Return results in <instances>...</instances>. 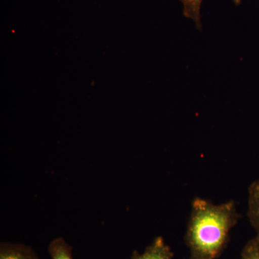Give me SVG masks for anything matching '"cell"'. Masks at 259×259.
Here are the masks:
<instances>
[{
  "instance_id": "cell-1",
  "label": "cell",
  "mask_w": 259,
  "mask_h": 259,
  "mask_svg": "<svg viewBox=\"0 0 259 259\" xmlns=\"http://www.w3.org/2000/svg\"><path fill=\"white\" fill-rule=\"evenodd\" d=\"M240 218L233 201L217 205L199 197L194 199L185 234L190 259L218 258Z\"/></svg>"
},
{
  "instance_id": "cell-2",
  "label": "cell",
  "mask_w": 259,
  "mask_h": 259,
  "mask_svg": "<svg viewBox=\"0 0 259 259\" xmlns=\"http://www.w3.org/2000/svg\"><path fill=\"white\" fill-rule=\"evenodd\" d=\"M174 253L171 248L165 243L161 236L156 237L152 243L146 247L144 253L135 250L132 259H173Z\"/></svg>"
},
{
  "instance_id": "cell-3",
  "label": "cell",
  "mask_w": 259,
  "mask_h": 259,
  "mask_svg": "<svg viewBox=\"0 0 259 259\" xmlns=\"http://www.w3.org/2000/svg\"><path fill=\"white\" fill-rule=\"evenodd\" d=\"M0 259H39L30 246L20 243H1Z\"/></svg>"
},
{
  "instance_id": "cell-4",
  "label": "cell",
  "mask_w": 259,
  "mask_h": 259,
  "mask_svg": "<svg viewBox=\"0 0 259 259\" xmlns=\"http://www.w3.org/2000/svg\"><path fill=\"white\" fill-rule=\"evenodd\" d=\"M248 218L259 236V180L254 181L248 188Z\"/></svg>"
},
{
  "instance_id": "cell-5",
  "label": "cell",
  "mask_w": 259,
  "mask_h": 259,
  "mask_svg": "<svg viewBox=\"0 0 259 259\" xmlns=\"http://www.w3.org/2000/svg\"><path fill=\"white\" fill-rule=\"evenodd\" d=\"M51 259H73L72 248L62 237L53 240L49 245Z\"/></svg>"
},
{
  "instance_id": "cell-6",
  "label": "cell",
  "mask_w": 259,
  "mask_h": 259,
  "mask_svg": "<svg viewBox=\"0 0 259 259\" xmlns=\"http://www.w3.org/2000/svg\"><path fill=\"white\" fill-rule=\"evenodd\" d=\"M183 5V14L186 18L191 19L196 27L201 30V6L202 0H180Z\"/></svg>"
},
{
  "instance_id": "cell-7",
  "label": "cell",
  "mask_w": 259,
  "mask_h": 259,
  "mask_svg": "<svg viewBox=\"0 0 259 259\" xmlns=\"http://www.w3.org/2000/svg\"><path fill=\"white\" fill-rule=\"evenodd\" d=\"M240 259H259V236H255L245 243Z\"/></svg>"
},
{
  "instance_id": "cell-8",
  "label": "cell",
  "mask_w": 259,
  "mask_h": 259,
  "mask_svg": "<svg viewBox=\"0 0 259 259\" xmlns=\"http://www.w3.org/2000/svg\"><path fill=\"white\" fill-rule=\"evenodd\" d=\"M242 1H243V0H233V2H234L235 4L236 5L241 4Z\"/></svg>"
}]
</instances>
